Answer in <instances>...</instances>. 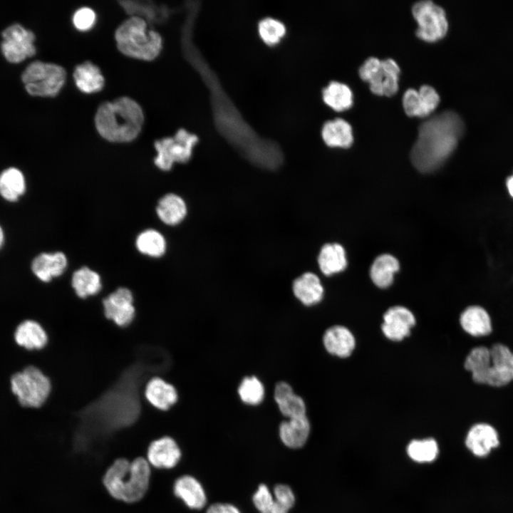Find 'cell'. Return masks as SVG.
I'll use <instances>...</instances> for the list:
<instances>
[{"label": "cell", "mask_w": 513, "mask_h": 513, "mask_svg": "<svg viewBox=\"0 0 513 513\" xmlns=\"http://www.w3.org/2000/svg\"><path fill=\"white\" fill-rule=\"evenodd\" d=\"M382 330L385 336L393 341H400L410 334L415 323L413 313L403 306L390 308L383 316Z\"/></svg>", "instance_id": "ac0fdd59"}, {"label": "cell", "mask_w": 513, "mask_h": 513, "mask_svg": "<svg viewBox=\"0 0 513 513\" xmlns=\"http://www.w3.org/2000/svg\"><path fill=\"white\" fill-rule=\"evenodd\" d=\"M238 394L244 403L256 405L260 404L264 399V388L256 377L248 376L239 384Z\"/></svg>", "instance_id": "74e56055"}, {"label": "cell", "mask_w": 513, "mask_h": 513, "mask_svg": "<svg viewBox=\"0 0 513 513\" xmlns=\"http://www.w3.org/2000/svg\"><path fill=\"white\" fill-rule=\"evenodd\" d=\"M73 78L77 88L86 93L98 92L104 86V78L100 69L88 61L76 67Z\"/></svg>", "instance_id": "f1b7e54d"}, {"label": "cell", "mask_w": 513, "mask_h": 513, "mask_svg": "<svg viewBox=\"0 0 513 513\" xmlns=\"http://www.w3.org/2000/svg\"><path fill=\"white\" fill-rule=\"evenodd\" d=\"M193 21H187L184 27L182 40L185 56L209 89L214 123L217 131L254 165L269 170L278 169L284 162V154L279 145L260 136L242 117L215 72L193 44Z\"/></svg>", "instance_id": "7a4b0ae2"}, {"label": "cell", "mask_w": 513, "mask_h": 513, "mask_svg": "<svg viewBox=\"0 0 513 513\" xmlns=\"http://www.w3.org/2000/svg\"><path fill=\"white\" fill-rule=\"evenodd\" d=\"M310 423L306 416L287 418L279 425V437L283 444L291 449L302 447L310 434Z\"/></svg>", "instance_id": "44dd1931"}, {"label": "cell", "mask_w": 513, "mask_h": 513, "mask_svg": "<svg viewBox=\"0 0 513 513\" xmlns=\"http://www.w3.org/2000/svg\"><path fill=\"white\" fill-rule=\"evenodd\" d=\"M273 495L274 501L269 513H288L295 504V494L287 484H276L274 488Z\"/></svg>", "instance_id": "ab89813d"}, {"label": "cell", "mask_w": 513, "mask_h": 513, "mask_svg": "<svg viewBox=\"0 0 513 513\" xmlns=\"http://www.w3.org/2000/svg\"><path fill=\"white\" fill-rule=\"evenodd\" d=\"M293 291L295 296L306 306L318 303L323 296V288L319 278L311 272L304 273L294 280Z\"/></svg>", "instance_id": "484cf974"}, {"label": "cell", "mask_w": 513, "mask_h": 513, "mask_svg": "<svg viewBox=\"0 0 513 513\" xmlns=\"http://www.w3.org/2000/svg\"><path fill=\"white\" fill-rule=\"evenodd\" d=\"M16 343L27 349H40L47 343V335L37 322L27 320L21 323L15 332Z\"/></svg>", "instance_id": "1f68e13d"}, {"label": "cell", "mask_w": 513, "mask_h": 513, "mask_svg": "<svg viewBox=\"0 0 513 513\" xmlns=\"http://www.w3.org/2000/svg\"><path fill=\"white\" fill-rule=\"evenodd\" d=\"M173 492L192 509H202L207 503L204 487L198 480L191 475H185L178 477L174 483Z\"/></svg>", "instance_id": "d6986e66"}, {"label": "cell", "mask_w": 513, "mask_h": 513, "mask_svg": "<svg viewBox=\"0 0 513 513\" xmlns=\"http://www.w3.org/2000/svg\"><path fill=\"white\" fill-rule=\"evenodd\" d=\"M65 69L56 63L34 61L26 66L21 80L28 94L34 97H54L63 88Z\"/></svg>", "instance_id": "52a82bcc"}, {"label": "cell", "mask_w": 513, "mask_h": 513, "mask_svg": "<svg viewBox=\"0 0 513 513\" xmlns=\"http://www.w3.org/2000/svg\"><path fill=\"white\" fill-rule=\"evenodd\" d=\"M11 389L24 407L38 408L48 398L51 382L42 372L33 366L25 368L11 377Z\"/></svg>", "instance_id": "ba28073f"}, {"label": "cell", "mask_w": 513, "mask_h": 513, "mask_svg": "<svg viewBox=\"0 0 513 513\" xmlns=\"http://www.w3.org/2000/svg\"><path fill=\"white\" fill-rule=\"evenodd\" d=\"M326 351L333 355L345 358L349 356L355 347V338L344 326H333L328 328L323 336Z\"/></svg>", "instance_id": "d4e9b609"}, {"label": "cell", "mask_w": 513, "mask_h": 513, "mask_svg": "<svg viewBox=\"0 0 513 513\" xmlns=\"http://www.w3.org/2000/svg\"><path fill=\"white\" fill-rule=\"evenodd\" d=\"M463 131L461 118L452 110L437 113L423 122L410 152L413 165L423 172L437 169L455 150Z\"/></svg>", "instance_id": "3957f363"}, {"label": "cell", "mask_w": 513, "mask_h": 513, "mask_svg": "<svg viewBox=\"0 0 513 513\" xmlns=\"http://www.w3.org/2000/svg\"><path fill=\"white\" fill-rule=\"evenodd\" d=\"M67 258L61 252H43L37 255L31 262L33 274L41 281L48 282L61 276L67 267Z\"/></svg>", "instance_id": "ffe728a7"}, {"label": "cell", "mask_w": 513, "mask_h": 513, "mask_svg": "<svg viewBox=\"0 0 513 513\" xmlns=\"http://www.w3.org/2000/svg\"><path fill=\"white\" fill-rule=\"evenodd\" d=\"M35 33L19 23L6 26L1 32L0 50L11 63H20L36 53Z\"/></svg>", "instance_id": "8fae6325"}, {"label": "cell", "mask_w": 513, "mask_h": 513, "mask_svg": "<svg viewBox=\"0 0 513 513\" xmlns=\"http://www.w3.org/2000/svg\"><path fill=\"white\" fill-rule=\"evenodd\" d=\"M150 474V465L144 457H138L132 461L118 458L107 469L103 483L114 499L134 503L145 495Z\"/></svg>", "instance_id": "5b68a950"}, {"label": "cell", "mask_w": 513, "mask_h": 513, "mask_svg": "<svg viewBox=\"0 0 513 513\" xmlns=\"http://www.w3.org/2000/svg\"><path fill=\"white\" fill-rule=\"evenodd\" d=\"M325 103L337 111L349 108L353 104V93L350 88L342 83L331 81L322 91Z\"/></svg>", "instance_id": "e575fe53"}, {"label": "cell", "mask_w": 513, "mask_h": 513, "mask_svg": "<svg viewBox=\"0 0 513 513\" xmlns=\"http://www.w3.org/2000/svg\"><path fill=\"white\" fill-rule=\"evenodd\" d=\"M490 363L489 346L480 345L469 351L464 361V368L470 373L474 383L486 386Z\"/></svg>", "instance_id": "603a6c76"}, {"label": "cell", "mask_w": 513, "mask_h": 513, "mask_svg": "<svg viewBox=\"0 0 513 513\" xmlns=\"http://www.w3.org/2000/svg\"><path fill=\"white\" fill-rule=\"evenodd\" d=\"M132 292L120 287L103 300L104 314L120 327L128 326L134 319L135 310Z\"/></svg>", "instance_id": "9a60e30c"}, {"label": "cell", "mask_w": 513, "mask_h": 513, "mask_svg": "<svg viewBox=\"0 0 513 513\" xmlns=\"http://www.w3.org/2000/svg\"><path fill=\"white\" fill-rule=\"evenodd\" d=\"M459 321L463 331L472 337H487L494 330L491 314L480 305L465 308L460 314Z\"/></svg>", "instance_id": "e0dca14e"}, {"label": "cell", "mask_w": 513, "mask_h": 513, "mask_svg": "<svg viewBox=\"0 0 513 513\" xmlns=\"http://www.w3.org/2000/svg\"><path fill=\"white\" fill-rule=\"evenodd\" d=\"M206 513H241V512L234 504L218 502L210 505Z\"/></svg>", "instance_id": "f6af8a7d"}, {"label": "cell", "mask_w": 513, "mask_h": 513, "mask_svg": "<svg viewBox=\"0 0 513 513\" xmlns=\"http://www.w3.org/2000/svg\"><path fill=\"white\" fill-rule=\"evenodd\" d=\"M403 105L407 115L418 117L425 116L418 90L413 88L408 89L403 97Z\"/></svg>", "instance_id": "60d3db41"}, {"label": "cell", "mask_w": 513, "mask_h": 513, "mask_svg": "<svg viewBox=\"0 0 513 513\" xmlns=\"http://www.w3.org/2000/svg\"><path fill=\"white\" fill-rule=\"evenodd\" d=\"M156 212L165 224L176 225L185 217L187 207L185 201L180 196L170 193L159 200Z\"/></svg>", "instance_id": "4dcf8cb0"}, {"label": "cell", "mask_w": 513, "mask_h": 513, "mask_svg": "<svg viewBox=\"0 0 513 513\" xmlns=\"http://www.w3.org/2000/svg\"><path fill=\"white\" fill-rule=\"evenodd\" d=\"M5 241V234L2 227L0 225V249L4 246Z\"/></svg>", "instance_id": "7dc6e473"}, {"label": "cell", "mask_w": 513, "mask_h": 513, "mask_svg": "<svg viewBox=\"0 0 513 513\" xmlns=\"http://www.w3.org/2000/svg\"><path fill=\"white\" fill-rule=\"evenodd\" d=\"M143 121L141 107L128 97L102 103L95 116V127L100 136L115 142H129L136 138Z\"/></svg>", "instance_id": "277c9868"}, {"label": "cell", "mask_w": 513, "mask_h": 513, "mask_svg": "<svg viewBox=\"0 0 513 513\" xmlns=\"http://www.w3.org/2000/svg\"><path fill=\"white\" fill-rule=\"evenodd\" d=\"M412 12L418 26L416 35L426 41H435L443 38L448 29L444 9L430 0L414 4Z\"/></svg>", "instance_id": "7c38bea8"}, {"label": "cell", "mask_w": 513, "mask_h": 513, "mask_svg": "<svg viewBox=\"0 0 513 513\" xmlns=\"http://www.w3.org/2000/svg\"><path fill=\"white\" fill-rule=\"evenodd\" d=\"M438 452L437 443L432 438L413 440L407 447L408 456L418 462H430L435 460Z\"/></svg>", "instance_id": "8d00e7d4"}, {"label": "cell", "mask_w": 513, "mask_h": 513, "mask_svg": "<svg viewBox=\"0 0 513 513\" xmlns=\"http://www.w3.org/2000/svg\"><path fill=\"white\" fill-rule=\"evenodd\" d=\"M198 142L196 135L181 128L172 137L155 141L157 156L155 165L164 171L170 170L175 162H186L191 158L195 145Z\"/></svg>", "instance_id": "30bf717a"}, {"label": "cell", "mask_w": 513, "mask_h": 513, "mask_svg": "<svg viewBox=\"0 0 513 513\" xmlns=\"http://www.w3.org/2000/svg\"><path fill=\"white\" fill-rule=\"evenodd\" d=\"M26 190V182L23 172L9 167L0 173V196L6 201L14 202L22 197Z\"/></svg>", "instance_id": "4316f807"}, {"label": "cell", "mask_w": 513, "mask_h": 513, "mask_svg": "<svg viewBox=\"0 0 513 513\" xmlns=\"http://www.w3.org/2000/svg\"><path fill=\"white\" fill-rule=\"evenodd\" d=\"M145 396L148 402L161 410H167L177 400L175 388L159 377L152 378L146 384Z\"/></svg>", "instance_id": "cb8c5ba5"}, {"label": "cell", "mask_w": 513, "mask_h": 513, "mask_svg": "<svg viewBox=\"0 0 513 513\" xmlns=\"http://www.w3.org/2000/svg\"><path fill=\"white\" fill-rule=\"evenodd\" d=\"M399 262L393 256L384 254L374 260L370 271L373 283L380 288L389 286L395 272L399 270Z\"/></svg>", "instance_id": "d6a6232c"}, {"label": "cell", "mask_w": 513, "mask_h": 513, "mask_svg": "<svg viewBox=\"0 0 513 513\" xmlns=\"http://www.w3.org/2000/svg\"><path fill=\"white\" fill-rule=\"evenodd\" d=\"M71 284L77 296L82 299L97 294L102 288L98 274L86 266L73 273Z\"/></svg>", "instance_id": "836d02e7"}, {"label": "cell", "mask_w": 513, "mask_h": 513, "mask_svg": "<svg viewBox=\"0 0 513 513\" xmlns=\"http://www.w3.org/2000/svg\"><path fill=\"white\" fill-rule=\"evenodd\" d=\"M318 262L321 271L326 276L342 271L347 266L343 247L336 243L324 244L320 251Z\"/></svg>", "instance_id": "f546056e"}, {"label": "cell", "mask_w": 513, "mask_h": 513, "mask_svg": "<svg viewBox=\"0 0 513 513\" xmlns=\"http://www.w3.org/2000/svg\"><path fill=\"white\" fill-rule=\"evenodd\" d=\"M274 495L265 484L259 485L252 497V502L259 513H269L274 504Z\"/></svg>", "instance_id": "b9f144b4"}, {"label": "cell", "mask_w": 513, "mask_h": 513, "mask_svg": "<svg viewBox=\"0 0 513 513\" xmlns=\"http://www.w3.org/2000/svg\"><path fill=\"white\" fill-rule=\"evenodd\" d=\"M321 135L330 147H348L353 141L352 128L342 118L326 121L323 125Z\"/></svg>", "instance_id": "83f0119b"}, {"label": "cell", "mask_w": 513, "mask_h": 513, "mask_svg": "<svg viewBox=\"0 0 513 513\" xmlns=\"http://www.w3.org/2000/svg\"><path fill=\"white\" fill-rule=\"evenodd\" d=\"M117 47L124 55L145 61L155 59L162 48L159 33L147 30V22L133 16L125 21L115 33Z\"/></svg>", "instance_id": "8992f818"}, {"label": "cell", "mask_w": 513, "mask_h": 513, "mask_svg": "<svg viewBox=\"0 0 513 513\" xmlns=\"http://www.w3.org/2000/svg\"><path fill=\"white\" fill-rule=\"evenodd\" d=\"M358 72L361 78L369 83L370 89L375 94L391 96L398 89L400 68L391 58L380 61L369 57L360 66Z\"/></svg>", "instance_id": "9c48e42d"}, {"label": "cell", "mask_w": 513, "mask_h": 513, "mask_svg": "<svg viewBox=\"0 0 513 513\" xmlns=\"http://www.w3.org/2000/svg\"><path fill=\"white\" fill-rule=\"evenodd\" d=\"M507 187L509 195L513 197V175L510 176L507 180Z\"/></svg>", "instance_id": "bcb514c9"}, {"label": "cell", "mask_w": 513, "mask_h": 513, "mask_svg": "<svg viewBox=\"0 0 513 513\" xmlns=\"http://www.w3.org/2000/svg\"><path fill=\"white\" fill-rule=\"evenodd\" d=\"M170 357L159 348H142L138 359L97 400L78 413L76 439L82 445L104 438L132 425L138 420L141 403L140 388L149 375L165 371Z\"/></svg>", "instance_id": "6da1fadb"}, {"label": "cell", "mask_w": 513, "mask_h": 513, "mask_svg": "<svg viewBox=\"0 0 513 513\" xmlns=\"http://www.w3.org/2000/svg\"><path fill=\"white\" fill-rule=\"evenodd\" d=\"M136 247L140 252L152 257L162 256L166 250L164 237L155 229H147L137 237Z\"/></svg>", "instance_id": "d590c367"}, {"label": "cell", "mask_w": 513, "mask_h": 513, "mask_svg": "<svg viewBox=\"0 0 513 513\" xmlns=\"http://www.w3.org/2000/svg\"><path fill=\"white\" fill-rule=\"evenodd\" d=\"M491 363L486 386L504 388L513 383V349L502 342L489 346Z\"/></svg>", "instance_id": "4fadbf2b"}, {"label": "cell", "mask_w": 513, "mask_h": 513, "mask_svg": "<svg viewBox=\"0 0 513 513\" xmlns=\"http://www.w3.org/2000/svg\"><path fill=\"white\" fill-rule=\"evenodd\" d=\"M259 33L264 42L269 46L278 43L286 33L284 24L273 18L267 17L258 24Z\"/></svg>", "instance_id": "f35d334b"}, {"label": "cell", "mask_w": 513, "mask_h": 513, "mask_svg": "<svg viewBox=\"0 0 513 513\" xmlns=\"http://www.w3.org/2000/svg\"><path fill=\"white\" fill-rule=\"evenodd\" d=\"M274 400L281 414L287 418L306 416V407L301 397L295 394L291 386L286 382L276 383Z\"/></svg>", "instance_id": "7402d4cb"}, {"label": "cell", "mask_w": 513, "mask_h": 513, "mask_svg": "<svg viewBox=\"0 0 513 513\" xmlns=\"http://www.w3.org/2000/svg\"><path fill=\"white\" fill-rule=\"evenodd\" d=\"M422 100L425 116L429 115L438 105L439 95L435 90L428 85L422 86L418 90Z\"/></svg>", "instance_id": "ee69618b"}, {"label": "cell", "mask_w": 513, "mask_h": 513, "mask_svg": "<svg viewBox=\"0 0 513 513\" xmlns=\"http://www.w3.org/2000/svg\"><path fill=\"white\" fill-rule=\"evenodd\" d=\"M182 452L176 441L168 436L153 440L147 450L150 465L159 469H171L180 462Z\"/></svg>", "instance_id": "2e32d148"}, {"label": "cell", "mask_w": 513, "mask_h": 513, "mask_svg": "<svg viewBox=\"0 0 513 513\" xmlns=\"http://www.w3.org/2000/svg\"><path fill=\"white\" fill-rule=\"evenodd\" d=\"M465 445L467 449L478 458H485L500 445L497 429L487 422H478L468 430Z\"/></svg>", "instance_id": "5bb4252c"}, {"label": "cell", "mask_w": 513, "mask_h": 513, "mask_svg": "<svg viewBox=\"0 0 513 513\" xmlns=\"http://www.w3.org/2000/svg\"><path fill=\"white\" fill-rule=\"evenodd\" d=\"M96 16L93 9L82 7L78 9L73 16V24L79 31H85L90 29L95 24Z\"/></svg>", "instance_id": "7bdbcfd3"}]
</instances>
